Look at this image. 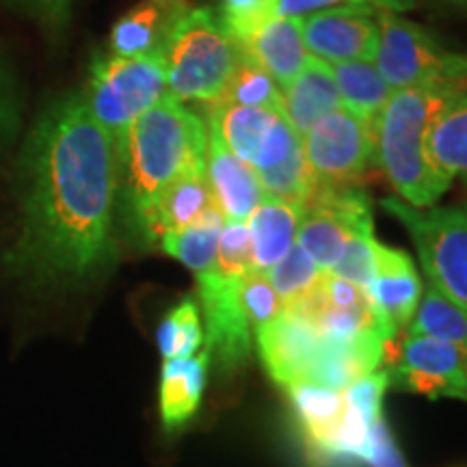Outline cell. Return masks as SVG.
<instances>
[{
	"instance_id": "f1b7e54d",
	"label": "cell",
	"mask_w": 467,
	"mask_h": 467,
	"mask_svg": "<svg viewBox=\"0 0 467 467\" xmlns=\"http://www.w3.org/2000/svg\"><path fill=\"white\" fill-rule=\"evenodd\" d=\"M214 271L225 277H244L254 271V244L247 221H225L217 243Z\"/></svg>"
},
{
	"instance_id": "60d3db41",
	"label": "cell",
	"mask_w": 467,
	"mask_h": 467,
	"mask_svg": "<svg viewBox=\"0 0 467 467\" xmlns=\"http://www.w3.org/2000/svg\"><path fill=\"white\" fill-rule=\"evenodd\" d=\"M465 323H467V309H465Z\"/></svg>"
},
{
	"instance_id": "5b68a950",
	"label": "cell",
	"mask_w": 467,
	"mask_h": 467,
	"mask_svg": "<svg viewBox=\"0 0 467 467\" xmlns=\"http://www.w3.org/2000/svg\"><path fill=\"white\" fill-rule=\"evenodd\" d=\"M169 93L161 55L96 57L83 100L96 121L115 141L139 115Z\"/></svg>"
},
{
	"instance_id": "30bf717a",
	"label": "cell",
	"mask_w": 467,
	"mask_h": 467,
	"mask_svg": "<svg viewBox=\"0 0 467 467\" xmlns=\"http://www.w3.org/2000/svg\"><path fill=\"white\" fill-rule=\"evenodd\" d=\"M375 7H336L309 14L299 22L312 57L327 63L372 61L379 44Z\"/></svg>"
},
{
	"instance_id": "9a60e30c",
	"label": "cell",
	"mask_w": 467,
	"mask_h": 467,
	"mask_svg": "<svg viewBox=\"0 0 467 467\" xmlns=\"http://www.w3.org/2000/svg\"><path fill=\"white\" fill-rule=\"evenodd\" d=\"M214 206L217 203L206 180V169L191 171L175 180L151 202L134 230L145 243H159L165 234L184 230Z\"/></svg>"
},
{
	"instance_id": "4316f807",
	"label": "cell",
	"mask_w": 467,
	"mask_h": 467,
	"mask_svg": "<svg viewBox=\"0 0 467 467\" xmlns=\"http://www.w3.org/2000/svg\"><path fill=\"white\" fill-rule=\"evenodd\" d=\"M156 344L162 359L191 358L200 353L203 344V329L200 318V306L195 299L186 296L175 306L156 329Z\"/></svg>"
},
{
	"instance_id": "3957f363",
	"label": "cell",
	"mask_w": 467,
	"mask_h": 467,
	"mask_svg": "<svg viewBox=\"0 0 467 467\" xmlns=\"http://www.w3.org/2000/svg\"><path fill=\"white\" fill-rule=\"evenodd\" d=\"M463 89L467 87L426 85L394 89L372 124L375 162L409 206L431 208L452 182L433 165L426 139L443 104Z\"/></svg>"
},
{
	"instance_id": "52a82bcc",
	"label": "cell",
	"mask_w": 467,
	"mask_h": 467,
	"mask_svg": "<svg viewBox=\"0 0 467 467\" xmlns=\"http://www.w3.org/2000/svg\"><path fill=\"white\" fill-rule=\"evenodd\" d=\"M381 206L407 227L429 284L467 309V210H422L400 200H385Z\"/></svg>"
},
{
	"instance_id": "d590c367",
	"label": "cell",
	"mask_w": 467,
	"mask_h": 467,
	"mask_svg": "<svg viewBox=\"0 0 467 467\" xmlns=\"http://www.w3.org/2000/svg\"><path fill=\"white\" fill-rule=\"evenodd\" d=\"M50 31H61L69 16V0H26Z\"/></svg>"
},
{
	"instance_id": "8d00e7d4",
	"label": "cell",
	"mask_w": 467,
	"mask_h": 467,
	"mask_svg": "<svg viewBox=\"0 0 467 467\" xmlns=\"http://www.w3.org/2000/svg\"><path fill=\"white\" fill-rule=\"evenodd\" d=\"M11 121V100L7 93V85H5L3 69H0V130Z\"/></svg>"
},
{
	"instance_id": "8fae6325",
	"label": "cell",
	"mask_w": 467,
	"mask_h": 467,
	"mask_svg": "<svg viewBox=\"0 0 467 467\" xmlns=\"http://www.w3.org/2000/svg\"><path fill=\"white\" fill-rule=\"evenodd\" d=\"M260 358L268 377L282 388L307 383L323 353V336L309 320L284 312L271 325L255 331Z\"/></svg>"
},
{
	"instance_id": "ffe728a7",
	"label": "cell",
	"mask_w": 467,
	"mask_h": 467,
	"mask_svg": "<svg viewBox=\"0 0 467 467\" xmlns=\"http://www.w3.org/2000/svg\"><path fill=\"white\" fill-rule=\"evenodd\" d=\"M285 389H288L295 416L299 420L307 452L314 454L317 463H323L344 416L342 392L314 383H295Z\"/></svg>"
},
{
	"instance_id": "d4e9b609",
	"label": "cell",
	"mask_w": 467,
	"mask_h": 467,
	"mask_svg": "<svg viewBox=\"0 0 467 467\" xmlns=\"http://www.w3.org/2000/svg\"><path fill=\"white\" fill-rule=\"evenodd\" d=\"M407 334L433 337V340L467 348L465 309L452 303L446 295H441L433 284H429L422 292L416 317L409 325Z\"/></svg>"
},
{
	"instance_id": "603a6c76",
	"label": "cell",
	"mask_w": 467,
	"mask_h": 467,
	"mask_svg": "<svg viewBox=\"0 0 467 467\" xmlns=\"http://www.w3.org/2000/svg\"><path fill=\"white\" fill-rule=\"evenodd\" d=\"M342 107L361 119L375 121L385 102L392 96V87L383 80L372 61H342L331 66Z\"/></svg>"
},
{
	"instance_id": "83f0119b",
	"label": "cell",
	"mask_w": 467,
	"mask_h": 467,
	"mask_svg": "<svg viewBox=\"0 0 467 467\" xmlns=\"http://www.w3.org/2000/svg\"><path fill=\"white\" fill-rule=\"evenodd\" d=\"M221 100L251 109L282 110V89L258 63H254L241 52Z\"/></svg>"
},
{
	"instance_id": "e0dca14e",
	"label": "cell",
	"mask_w": 467,
	"mask_h": 467,
	"mask_svg": "<svg viewBox=\"0 0 467 467\" xmlns=\"http://www.w3.org/2000/svg\"><path fill=\"white\" fill-rule=\"evenodd\" d=\"M340 107L331 63L318 57L309 55L306 67L282 89V115L301 137Z\"/></svg>"
},
{
	"instance_id": "836d02e7",
	"label": "cell",
	"mask_w": 467,
	"mask_h": 467,
	"mask_svg": "<svg viewBox=\"0 0 467 467\" xmlns=\"http://www.w3.org/2000/svg\"><path fill=\"white\" fill-rule=\"evenodd\" d=\"M219 20L232 39H238L265 17L275 14V0H219Z\"/></svg>"
},
{
	"instance_id": "8992f818",
	"label": "cell",
	"mask_w": 467,
	"mask_h": 467,
	"mask_svg": "<svg viewBox=\"0 0 467 467\" xmlns=\"http://www.w3.org/2000/svg\"><path fill=\"white\" fill-rule=\"evenodd\" d=\"M375 67L392 89L426 85L467 87V55L446 50L429 31L394 11L379 9Z\"/></svg>"
},
{
	"instance_id": "ab89813d",
	"label": "cell",
	"mask_w": 467,
	"mask_h": 467,
	"mask_svg": "<svg viewBox=\"0 0 467 467\" xmlns=\"http://www.w3.org/2000/svg\"><path fill=\"white\" fill-rule=\"evenodd\" d=\"M175 3H189V0H175Z\"/></svg>"
},
{
	"instance_id": "5bb4252c",
	"label": "cell",
	"mask_w": 467,
	"mask_h": 467,
	"mask_svg": "<svg viewBox=\"0 0 467 467\" xmlns=\"http://www.w3.org/2000/svg\"><path fill=\"white\" fill-rule=\"evenodd\" d=\"M234 42L244 57L258 63L277 85H282V89L306 67L309 58L299 20L275 14L265 17Z\"/></svg>"
},
{
	"instance_id": "9c48e42d",
	"label": "cell",
	"mask_w": 467,
	"mask_h": 467,
	"mask_svg": "<svg viewBox=\"0 0 467 467\" xmlns=\"http://www.w3.org/2000/svg\"><path fill=\"white\" fill-rule=\"evenodd\" d=\"M241 279L221 275L214 268L197 275V295L206 320V353L223 375L241 370L251 350V325L241 301Z\"/></svg>"
},
{
	"instance_id": "cb8c5ba5",
	"label": "cell",
	"mask_w": 467,
	"mask_h": 467,
	"mask_svg": "<svg viewBox=\"0 0 467 467\" xmlns=\"http://www.w3.org/2000/svg\"><path fill=\"white\" fill-rule=\"evenodd\" d=\"M223 223L225 217L214 206L192 225L184 227V230L165 234L159 244L167 255L182 262L195 275H202V273L210 271L214 266V262H217V243Z\"/></svg>"
},
{
	"instance_id": "d6986e66",
	"label": "cell",
	"mask_w": 467,
	"mask_h": 467,
	"mask_svg": "<svg viewBox=\"0 0 467 467\" xmlns=\"http://www.w3.org/2000/svg\"><path fill=\"white\" fill-rule=\"evenodd\" d=\"M303 206L279 197L265 195L249 217L254 271L266 273L288 254L296 243Z\"/></svg>"
},
{
	"instance_id": "d6a6232c",
	"label": "cell",
	"mask_w": 467,
	"mask_h": 467,
	"mask_svg": "<svg viewBox=\"0 0 467 467\" xmlns=\"http://www.w3.org/2000/svg\"><path fill=\"white\" fill-rule=\"evenodd\" d=\"M336 7H375L388 11H405L411 7V0H275V16L299 20L309 14Z\"/></svg>"
},
{
	"instance_id": "44dd1931",
	"label": "cell",
	"mask_w": 467,
	"mask_h": 467,
	"mask_svg": "<svg viewBox=\"0 0 467 467\" xmlns=\"http://www.w3.org/2000/svg\"><path fill=\"white\" fill-rule=\"evenodd\" d=\"M279 115L282 110L251 109L219 100L208 107V128L219 134L238 159L254 165Z\"/></svg>"
},
{
	"instance_id": "f35d334b",
	"label": "cell",
	"mask_w": 467,
	"mask_h": 467,
	"mask_svg": "<svg viewBox=\"0 0 467 467\" xmlns=\"http://www.w3.org/2000/svg\"><path fill=\"white\" fill-rule=\"evenodd\" d=\"M463 178H465V197H467V175H463Z\"/></svg>"
},
{
	"instance_id": "277c9868",
	"label": "cell",
	"mask_w": 467,
	"mask_h": 467,
	"mask_svg": "<svg viewBox=\"0 0 467 467\" xmlns=\"http://www.w3.org/2000/svg\"><path fill=\"white\" fill-rule=\"evenodd\" d=\"M167 89L178 100L219 102L241 50L213 11L186 9L161 50Z\"/></svg>"
},
{
	"instance_id": "7402d4cb",
	"label": "cell",
	"mask_w": 467,
	"mask_h": 467,
	"mask_svg": "<svg viewBox=\"0 0 467 467\" xmlns=\"http://www.w3.org/2000/svg\"><path fill=\"white\" fill-rule=\"evenodd\" d=\"M426 148L443 175H467V89L454 93L435 115Z\"/></svg>"
},
{
	"instance_id": "e575fe53",
	"label": "cell",
	"mask_w": 467,
	"mask_h": 467,
	"mask_svg": "<svg viewBox=\"0 0 467 467\" xmlns=\"http://www.w3.org/2000/svg\"><path fill=\"white\" fill-rule=\"evenodd\" d=\"M361 461L370 467H407L400 457L399 446H396L392 431L383 418L370 426L366 452Z\"/></svg>"
},
{
	"instance_id": "2e32d148",
	"label": "cell",
	"mask_w": 467,
	"mask_h": 467,
	"mask_svg": "<svg viewBox=\"0 0 467 467\" xmlns=\"http://www.w3.org/2000/svg\"><path fill=\"white\" fill-rule=\"evenodd\" d=\"M189 9V3L175 0H143L115 22L109 52L115 57L161 55L175 20Z\"/></svg>"
},
{
	"instance_id": "74e56055",
	"label": "cell",
	"mask_w": 467,
	"mask_h": 467,
	"mask_svg": "<svg viewBox=\"0 0 467 467\" xmlns=\"http://www.w3.org/2000/svg\"><path fill=\"white\" fill-rule=\"evenodd\" d=\"M451 3H454V5H459V7L467 9V0H451Z\"/></svg>"
},
{
	"instance_id": "ac0fdd59",
	"label": "cell",
	"mask_w": 467,
	"mask_h": 467,
	"mask_svg": "<svg viewBox=\"0 0 467 467\" xmlns=\"http://www.w3.org/2000/svg\"><path fill=\"white\" fill-rule=\"evenodd\" d=\"M210 358L206 348L191 358L162 359L159 385V411L167 433L180 431L195 416L206 388Z\"/></svg>"
},
{
	"instance_id": "ba28073f",
	"label": "cell",
	"mask_w": 467,
	"mask_h": 467,
	"mask_svg": "<svg viewBox=\"0 0 467 467\" xmlns=\"http://www.w3.org/2000/svg\"><path fill=\"white\" fill-rule=\"evenodd\" d=\"M375 121L336 109L303 134V151L317 184H359L375 161Z\"/></svg>"
},
{
	"instance_id": "7c38bea8",
	"label": "cell",
	"mask_w": 467,
	"mask_h": 467,
	"mask_svg": "<svg viewBox=\"0 0 467 467\" xmlns=\"http://www.w3.org/2000/svg\"><path fill=\"white\" fill-rule=\"evenodd\" d=\"M208 130L206 145V180L213 191L214 203L221 210L225 221H247L262 197V189L255 169L238 159L227 145L221 141L213 128Z\"/></svg>"
},
{
	"instance_id": "4fadbf2b",
	"label": "cell",
	"mask_w": 467,
	"mask_h": 467,
	"mask_svg": "<svg viewBox=\"0 0 467 467\" xmlns=\"http://www.w3.org/2000/svg\"><path fill=\"white\" fill-rule=\"evenodd\" d=\"M368 295L389 331L409 329L422 299V282L409 254L379 243L377 271Z\"/></svg>"
},
{
	"instance_id": "484cf974",
	"label": "cell",
	"mask_w": 467,
	"mask_h": 467,
	"mask_svg": "<svg viewBox=\"0 0 467 467\" xmlns=\"http://www.w3.org/2000/svg\"><path fill=\"white\" fill-rule=\"evenodd\" d=\"M325 271H320L301 244H292L288 254L277 262L275 266L268 268L266 277L275 288L279 301H282L284 309H290L299 306L318 288L320 279H323Z\"/></svg>"
},
{
	"instance_id": "4dcf8cb0",
	"label": "cell",
	"mask_w": 467,
	"mask_h": 467,
	"mask_svg": "<svg viewBox=\"0 0 467 467\" xmlns=\"http://www.w3.org/2000/svg\"><path fill=\"white\" fill-rule=\"evenodd\" d=\"M241 301L247 314L251 329H262L271 325L284 314V306L279 301L275 288L268 282L266 273L249 271L241 279Z\"/></svg>"
},
{
	"instance_id": "7a4b0ae2",
	"label": "cell",
	"mask_w": 467,
	"mask_h": 467,
	"mask_svg": "<svg viewBox=\"0 0 467 467\" xmlns=\"http://www.w3.org/2000/svg\"><path fill=\"white\" fill-rule=\"evenodd\" d=\"M206 124L171 93L132 121L115 141L117 195L132 227L167 186L206 169Z\"/></svg>"
},
{
	"instance_id": "6da1fadb",
	"label": "cell",
	"mask_w": 467,
	"mask_h": 467,
	"mask_svg": "<svg viewBox=\"0 0 467 467\" xmlns=\"http://www.w3.org/2000/svg\"><path fill=\"white\" fill-rule=\"evenodd\" d=\"M115 139L83 96L57 100L39 117L16 173V225L5 273L31 290L83 284L113 260Z\"/></svg>"
},
{
	"instance_id": "1f68e13d",
	"label": "cell",
	"mask_w": 467,
	"mask_h": 467,
	"mask_svg": "<svg viewBox=\"0 0 467 467\" xmlns=\"http://www.w3.org/2000/svg\"><path fill=\"white\" fill-rule=\"evenodd\" d=\"M389 385L388 372H370L355 379L353 383L342 389L344 400L353 407L368 424H375L383 418V394Z\"/></svg>"
},
{
	"instance_id": "f546056e",
	"label": "cell",
	"mask_w": 467,
	"mask_h": 467,
	"mask_svg": "<svg viewBox=\"0 0 467 467\" xmlns=\"http://www.w3.org/2000/svg\"><path fill=\"white\" fill-rule=\"evenodd\" d=\"M377 244L379 241L372 230L355 234L344 249L342 258L329 273L368 290L377 271Z\"/></svg>"
}]
</instances>
